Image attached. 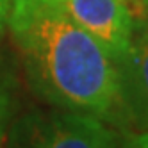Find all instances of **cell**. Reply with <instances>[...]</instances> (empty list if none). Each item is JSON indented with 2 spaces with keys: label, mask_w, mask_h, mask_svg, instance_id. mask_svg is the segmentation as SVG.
I'll list each match as a JSON object with an SVG mask.
<instances>
[{
  "label": "cell",
  "mask_w": 148,
  "mask_h": 148,
  "mask_svg": "<svg viewBox=\"0 0 148 148\" xmlns=\"http://www.w3.org/2000/svg\"><path fill=\"white\" fill-rule=\"evenodd\" d=\"M7 29L39 100L129 130L114 61L56 0H11Z\"/></svg>",
  "instance_id": "obj_1"
},
{
  "label": "cell",
  "mask_w": 148,
  "mask_h": 148,
  "mask_svg": "<svg viewBox=\"0 0 148 148\" xmlns=\"http://www.w3.org/2000/svg\"><path fill=\"white\" fill-rule=\"evenodd\" d=\"M121 130L86 112L29 109L11 120L2 148H114Z\"/></svg>",
  "instance_id": "obj_2"
},
{
  "label": "cell",
  "mask_w": 148,
  "mask_h": 148,
  "mask_svg": "<svg viewBox=\"0 0 148 148\" xmlns=\"http://www.w3.org/2000/svg\"><path fill=\"white\" fill-rule=\"evenodd\" d=\"M64 13L100 43L114 64L129 48L134 11L127 0H56Z\"/></svg>",
  "instance_id": "obj_3"
},
{
  "label": "cell",
  "mask_w": 148,
  "mask_h": 148,
  "mask_svg": "<svg viewBox=\"0 0 148 148\" xmlns=\"http://www.w3.org/2000/svg\"><path fill=\"white\" fill-rule=\"evenodd\" d=\"M121 111L127 125L148 132V25L136 20L123 57L116 62Z\"/></svg>",
  "instance_id": "obj_4"
},
{
  "label": "cell",
  "mask_w": 148,
  "mask_h": 148,
  "mask_svg": "<svg viewBox=\"0 0 148 148\" xmlns=\"http://www.w3.org/2000/svg\"><path fill=\"white\" fill-rule=\"evenodd\" d=\"M18 112V79L0 54V148L11 120Z\"/></svg>",
  "instance_id": "obj_5"
},
{
  "label": "cell",
  "mask_w": 148,
  "mask_h": 148,
  "mask_svg": "<svg viewBox=\"0 0 148 148\" xmlns=\"http://www.w3.org/2000/svg\"><path fill=\"white\" fill-rule=\"evenodd\" d=\"M114 148H148V132L121 136Z\"/></svg>",
  "instance_id": "obj_6"
},
{
  "label": "cell",
  "mask_w": 148,
  "mask_h": 148,
  "mask_svg": "<svg viewBox=\"0 0 148 148\" xmlns=\"http://www.w3.org/2000/svg\"><path fill=\"white\" fill-rule=\"evenodd\" d=\"M9 7H11V0H0V38H2L4 30H5V27H7Z\"/></svg>",
  "instance_id": "obj_7"
},
{
  "label": "cell",
  "mask_w": 148,
  "mask_h": 148,
  "mask_svg": "<svg viewBox=\"0 0 148 148\" xmlns=\"http://www.w3.org/2000/svg\"><path fill=\"white\" fill-rule=\"evenodd\" d=\"M134 18L148 25V0H139L137 9H136V13H134Z\"/></svg>",
  "instance_id": "obj_8"
},
{
  "label": "cell",
  "mask_w": 148,
  "mask_h": 148,
  "mask_svg": "<svg viewBox=\"0 0 148 148\" xmlns=\"http://www.w3.org/2000/svg\"><path fill=\"white\" fill-rule=\"evenodd\" d=\"M127 2H129V5L132 7V11L136 13V9H137V4H139V0H127Z\"/></svg>",
  "instance_id": "obj_9"
}]
</instances>
